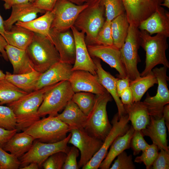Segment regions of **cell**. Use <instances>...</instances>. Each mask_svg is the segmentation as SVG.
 <instances>
[{"instance_id": "obj_27", "label": "cell", "mask_w": 169, "mask_h": 169, "mask_svg": "<svg viewBox=\"0 0 169 169\" xmlns=\"http://www.w3.org/2000/svg\"><path fill=\"white\" fill-rule=\"evenodd\" d=\"M35 140L32 136L24 131L17 132L6 143L3 148L18 159L30 149Z\"/></svg>"}, {"instance_id": "obj_54", "label": "cell", "mask_w": 169, "mask_h": 169, "mask_svg": "<svg viewBox=\"0 0 169 169\" xmlns=\"http://www.w3.org/2000/svg\"><path fill=\"white\" fill-rule=\"evenodd\" d=\"M5 31L4 26V20L0 15V34L4 37V33Z\"/></svg>"}, {"instance_id": "obj_38", "label": "cell", "mask_w": 169, "mask_h": 169, "mask_svg": "<svg viewBox=\"0 0 169 169\" xmlns=\"http://www.w3.org/2000/svg\"><path fill=\"white\" fill-rule=\"evenodd\" d=\"M159 149L157 146L153 143L146 149L142 151L140 156L136 157L134 162L136 163L143 162L146 169L151 168L152 164L158 153Z\"/></svg>"}, {"instance_id": "obj_30", "label": "cell", "mask_w": 169, "mask_h": 169, "mask_svg": "<svg viewBox=\"0 0 169 169\" xmlns=\"http://www.w3.org/2000/svg\"><path fill=\"white\" fill-rule=\"evenodd\" d=\"M5 79L15 86L29 93L35 90L38 81L41 73L35 70L21 74H12L6 71Z\"/></svg>"}, {"instance_id": "obj_5", "label": "cell", "mask_w": 169, "mask_h": 169, "mask_svg": "<svg viewBox=\"0 0 169 169\" xmlns=\"http://www.w3.org/2000/svg\"><path fill=\"white\" fill-rule=\"evenodd\" d=\"M70 130L69 126L56 116H49L36 121L23 131L38 141L53 143L65 138Z\"/></svg>"}, {"instance_id": "obj_49", "label": "cell", "mask_w": 169, "mask_h": 169, "mask_svg": "<svg viewBox=\"0 0 169 169\" xmlns=\"http://www.w3.org/2000/svg\"><path fill=\"white\" fill-rule=\"evenodd\" d=\"M120 97L123 105H129L133 103L132 93L129 87L122 92Z\"/></svg>"}, {"instance_id": "obj_10", "label": "cell", "mask_w": 169, "mask_h": 169, "mask_svg": "<svg viewBox=\"0 0 169 169\" xmlns=\"http://www.w3.org/2000/svg\"><path fill=\"white\" fill-rule=\"evenodd\" d=\"M71 136L70 132L63 140L53 143H46L36 141L34 142L30 149L19 158L21 165H26L35 162L39 166L51 155L56 152L63 151L66 154L70 147L67 145Z\"/></svg>"}, {"instance_id": "obj_11", "label": "cell", "mask_w": 169, "mask_h": 169, "mask_svg": "<svg viewBox=\"0 0 169 169\" xmlns=\"http://www.w3.org/2000/svg\"><path fill=\"white\" fill-rule=\"evenodd\" d=\"M129 121L127 114L121 116L119 119L117 113L114 115L111 121L112 128L102 146L91 159L82 168V169H97L99 168L115 139L119 136L125 134L130 127L128 124Z\"/></svg>"}, {"instance_id": "obj_44", "label": "cell", "mask_w": 169, "mask_h": 169, "mask_svg": "<svg viewBox=\"0 0 169 169\" xmlns=\"http://www.w3.org/2000/svg\"><path fill=\"white\" fill-rule=\"evenodd\" d=\"M79 155L78 149L73 146L70 147L63 166V169H78L79 168L77 159Z\"/></svg>"}, {"instance_id": "obj_39", "label": "cell", "mask_w": 169, "mask_h": 169, "mask_svg": "<svg viewBox=\"0 0 169 169\" xmlns=\"http://www.w3.org/2000/svg\"><path fill=\"white\" fill-rule=\"evenodd\" d=\"M95 44L113 45L111 30V21H105L103 27L97 34Z\"/></svg>"}, {"instance_id": "obj_45", "label": "cell", "mask_w": 169, "mask_h": 169, "mask_svg": "<svg viewBox=\"0 0 169 169\" xmlns=\"http://www.w3.org/2000/svg\"><path fill=\"white\" fill-rule=\"evenodd\" d=\"M160 151L154 161L151 168L153 169H169V152L163 149Z\"/></svg>"}, {"instance_id": "obj_37", "label": "cell", "mask_w": 169, "mask_h": 169, "mask_svg": "<svg viewBox=\"0 0 169 169\" xmlns=\"http://www.w3.org/2000/svg\"><path fill=\"white\" fill-rule=\"evenodd\" d=\"M17 121L13 110L0 105V128L8 130L16 129Z\"/></svg>"}, {"instance_id": "obj_48", "label": "cell", "mask_w": 169, "mask_h": 169, "mask_svg": "<svg viewBox=\"0 0 169 169\" xmlns=\"http://www.w3.org/2000/svg\"><path fill=\"white\" fill-rule=\"evenodd\" d=\"M130 81L128 77L122 79H117L116 82V87L117 94L119 97L122 92L129 87Z\"/></svg>"}, {"instance_id": "obj_18", "label": "cell", "mask_w": 169, "mask_h": 169, "mask_svg": "<svg viewBox=\"0 0 169 169\" xmlns=\"http://www.w3.org/2000/svg\"><path fill=\"white\" fill-rule=\"evenodd\" d=\"M69 80L74 93L86 92L100 95L107 91L100 83L97 75H93L88 71H73Z\"/></svg>"}, {"instance_id": "obj_26", "label": "cell", "mask_w": 169, "mask_h": 169, "mask_svg": "<svg viewBox=\"0 0 169 169\" xmlns=\"http://www.w3.org/2000/svg\"><path fill=\"white\" fill-rule=\"evenodd\" d=\"M64 109L62 113L56 116L59 119L67 124L70 130L84 129L87 116L72 100L68 102Z\"/></svg>"}, {"instance_id": "obj_3", "label": "cell", "mask_w": 169, "mask_h": 169, "mask_svg": "<svg viewBox=\"0 0 169 169\" xmlns=\"http://www.w3.org/2000/svg\"><path fill=\"white\" fill-rule=\"evenodd\" d=\"M35 70L43 73L60 61L59 54L49 38L34 33L26 49Z\"/></svg>"}, {"instance_id": "obj_1", "label": "cell", "mask_w": 169, "mask_h": 169, "mask_svg": "<svg viewBox=\"0 0 169 169\" xmlns=\"http://www.w3.org/2000/svg\"><path fill=\"white\" fill-rule=\"evenodd\" d=\"M54 84L34 90L7 104L13 110L16 117L18 131H23L40 119L38 114V109L45 93Z\"/></svg>"}, {"instance_id": "obj_36", "label": "cell", "mask_w": 169, "mask_h": 169, "mask_svg": "<svg viewBox=\"0 0 169 169\" xmlns=\"http://www.w3.org/2000/svg\"><path fill=\"white\" fill-rule=\"evenodd\" d=\"M105 9V21H111L114 18L125 13L122 0H101Z\"/></svg>"}, {"instance_id": "obj_59", "label": "cell", "mask_w": 169, "mask_h": 169, "mask_svg": "<svg viewBox=\"0 0 169 169\" xmlns=\"http://www.w3.org/2000/svg\"><path fill=\"white\" fill-rule=\"evenodd\" d=\"M35 0H29V2L31 3H33Z\"/></svg>"}, {"instance_id": "obj_43", "label": "cell", "mask_w": 169, "mask_h": 169, "mask_svg": "<svg viewBox=\"0 0 169 169\" xmlns=\"http://www.w3.org/2000/svg\"><path fill=\"white\" fill-rule=\"evenodd\" d=\"M110 169H135L136 166L132 161L131 155L128 156L124 151L117 156Z\"/></svg>"}, {"instance_id": "obj_2", "label": "cell", "mask_w": 169, "mask_h": 169, "mask_svg": "<svg viewBox=\"0 0 169 169\" xmlns=\"http://www.w3.org/2000/svg\"><path fill=\"white\" fill-rule=\"evenodd\" d=\"M139 36L140 46L146 52L145 68L140 76L147 75L158 64L169 68V62L166 54L168 47V37L161 33L152 36L145 30H140Z\"/></svg>"}, {"instance_id": "obj_35", "label": "cell", "mask_w": 169, "mask_h": 169, "mask_svg": "<svg viewBox=\"0 0 169 169\" xmlns=\"http://www.w3.org/2000/svg\"><path fill=\"white\" fill-rule=\"evenodd\" d=\"M96 95L91 93L79 92L75 93L72 100L79 107L82 112L87 116L94 105Z\"/></svg>"}, {"instance_id": "obj_13", "label": "cell", "mask_w": 169, "mask_h": 169, "mask_svg": "<svg viewBox=\"0 0 169 169\" xmlns=\"http://www.w3.org/2000/svg\"><path fill=\"white\" fill-rule=\"evenodd\" d=\"M69 132L71 136L68 143L79 150L81 156L78 164L79 168H82L99 151L103 141L89 135L84 129H71Z\"/></svg>"}, {"instance_id": "obj_41", "label": "cell", "mask_w": 169, "mask_h": 169, "mask_svg": "<svg viewBox=\"0 0 169 169\" xmlns=\"http://www.w3.org/2000/svg\"><path fill=\"white\" fill-rule=\"evenodd\" d=\"M21 165L18 158L8 153L0 147V165L1 169H17Z\"/></svg>"}, {"instance_id": "obj_40", "label": "cell", "mask_w": 169, "mask_h": 169, "mask_svg": "<svg viewBox=\"0 0 169 169\" xmlns=\"http://www.w3.org/2000/svg\"><path fill=\"white\" fill-rule=\"evenodd\" d=\"M66 156V153L59 151L50 156L43 163L44 169H62Z\"/></svg>"}, {"instance_id": "obj_12", "label": "cell", "mask_w": 169, "mask_h": 169, "mask_svg": "<svg viewBox=\"0 0 169 169\" xmlns=\"http://www.w3.org/2000/svg\"><path fill=\"white\" fill-rule=\"evenodd\" d=\"M88 6L75 4L66 0H58L53 9L54 18L50 29L58 32L70 29L79 14Z\"/></svg>"}, {"instance_id": "obj_14", "label": "cell", "mask_w": 169, "mask_h": 169, "mask_svg": "<svg viewBox=\"0 0 169 169\" xmlns=\"http://www.w3.org/2000/svg\"><path fill=\"white\" fill-rule=\"evenodd\" d=\"M129 24L138 27L140 23L154 12L163 0H122Z\"/></svg>"}, {"instance_id": "obj_20", "label": "cell", "mask_w": 169, "mask_h": 169, "mask_svg": "<svg viewBox=\"0 0 169 169\" xmlns=\"http://www.w3.org/2000/svg\"><path fill=\"white\" fill-rule=\"evenodd\" d=\"M138 28L145 30L150 35L161 33L169 37V13L161 7H159L149 17L140 24Z\"/></svg>"}, {"instance_id": "obj_46", "label": "cell", "mask_w": 169, "mask_h": 169, "mask_svg": "<svg viewBox=\"0 0 169 169\" xmlns=\"http://www.w3.org/2000/svg\"><path fill=\"white\" fill-rule=\"evenodd\" d=\"M58 0H35L33 3L38 8L45 12L53 10Z\"/></svg>"}, {"instance_id": "obj_47", "label": "cell", "mask_w": 169, "mask_h": 169, "mask_svg": "<svg viewBox=\"0 0 169 169\" xmlns=\"http://www.w3.org/2000/svg\"><path fill=\"white\" fill-rule=\"evenodd\" d=\"M18 131L17 129L8 130L0 128V147L3 148L6 143Z\"/></svg>"}, {"instance_id": "obj_51", "label": "cell", "mask_w": 169, "mask_h": 169, "mask_svg": "<svg viewBox=\"0 0 169 169\" xmlns=\"http://www.w3.org/2000/svg\"><path fill=\"white\" fill-rule=\"evenodd\" d=\"M8 44L4 38L0 34V53H1L4 59L7 61H8V59L5 50V48Z\"/></svg>"}, {"instance_id": "obj_52", "label": "cell", "mask_w": 169, "mask_h": 169, "mask_svg": "<svg viewBox=\"0 0 169 169\" xmlns=\"http://www.w3.org/2000/svg\"><path fill=\"white\" fill-rule=\"evenodd\" d=\"M163 117L164 118L166 125L169 132V105H166L164 107L163 110Z\"/></svg>"}, {"instance_id": "obj_16", "label": "cell", "mask_w": 169, "mask_h": 169, "mask_svg": "<svg viewBox=\"0 0 169 169\" xmlns=\"http://www.w3.org/2000/svg\"><path fill=\"white\" fill-rule=\"evenodd\" d=\"M70 29L58 32L50 29L49 38L57 50L60 61L73 65L75 60V45L74 36Z\"/></svg>"}, {"instance_id": "obj_32", "label": "cell", "mask_w": 169, "mask_h": 169, "mask_svg": "<svg viewBox=\"0 0 169 169\" xmlns=\"http://www.w3.org/2000/svg\"><path fill=\"white\" fill-rule=\"evenodd\" d=\"M157 83V79L152 71L145 76H140L131 80L129 87L132 93L133 102L140 101L148 89Z\"/></svg>"}, {"instance_id": "obj_60", "label": "cell", "mask_w": 169, "mask_h": 169, "mask_svg": "<svg viewBox=\"0 0 169 169\" xmlns=\"http://www.w3.org/2000/svg\"><path fill=\"white\" fill-rule=\"evenodd\" d=\"M0 169H1V166H0Z\"/></svg>"}, {"instance_id": "obj_15", "label": "cell", "mask_w": 169, "mask_h": 169, "mask_svg": "<svg viewBox=\"0 0 169 169\" xmlns=\"http://www.w3.org/2000/svg\"><path fill=\"white\" fill-rule=\"evenodd\" d=\"M70 29L74 36L75 45V58L72 71L84 70L96 75V66L88 50L85 34L74 26Z\"/></svg>"}, {"instance_id": "obj_25", "label": "cell", "mask_w": 169, "mask_h": 169, "mask_svg": "<svg viewBox=\"0 0 169 169\" xmlns=\"http://www.w3.org/2000/svg\"><path fill=\"white\" fill-rule=\"evenodd\" d=\"M132 126L124 135L117 136L110 147V149L104 159L100 165V169H109L115 159L125 150L130 148V142L134 131Z\"/></svg>"}, {"instance_id": "obj_6", "label": "cell", "mask_w": 169, "mask_h": 169, "mask_svg": "<svg viewBox=\"0 0 169 169\" xmlns=\"http://www.w3.org/2000/svg\"><path fill=\"white\" fill-rule=\"evenodd\" d=\"M74 93L69 80L54 84L45 94L43 101L38 110L40 117L56 116L72 100Z\"/></svg>"}, {"instance_id": "obj_7", "label": "cell", "mask_w": 169, "mask_h": 169, "mask_svg": "<svg viewBox=\"0 0 169 169\" xmlns=\"http://www.w3.org/2000/svg\"><path fill=\"white\" fill-rule=\"evenodd\" d=\"M105 9L100 3L88 6L79 14L74 24L84 33L87 45H94L97 34L105 21Z\"/></svg>"}, {"instance_id": "obj_57", "label": "cell", "mask_w": 169, "mask_h": 169, "mask_svg": "<svg viewBox=\"0 0 169 169\" xmlns=\"http://www.w3.org/2000/svg\"><path fill=\"white\" fill-rule=\"evenodd\" d=\"M163 3L161 4V6H163L169 8V0H163Z\"/></svg>"}, {"instance_id": "obj_21", "label": "cell", "mask_w": 169, "mask_h": 169, "mask_svg": "<svg viewBox=\"0 0 169 169\" xmlns=\"http://www.w3.org/2000/svg\"><path fill=\"white\" fill-rule=\"evenodd\" d=\"M12 10L9 18L4 20L5 31L9 30L12 26L17 22H26L37 18L38 13L46 12L35 7L33 3H27L16 5L12 7Z\"/></svg>"}, {"instance_id": "obj_28", "label": "cell", "mask_w": 169, "mask_h": 169, "mask_svg": "<svg viewBox=\"0 0 169 169\" xmlns=\"http://www.w3.org/2000/svg\"><path fill=\"white\" fill-rule=\"evenodd\" d=\"M124 106L135 130L141 131L148 125L150 116L143 102L139 101Z\"/></svg>"}, {"instance_id": "obj_4", "label": "cell", "mask_w": 169, "mask_h": 169, "mask_svg": "<svg viewBox=\"0 0 169 169\" xmlns=\"http://www.w3.org/2000/svg\"><path fill=\"white\" fill-rule=\"evenodd\" d=\"M112 100L111 96L107 91L101 94L96 95L94 105L87 116L84 128L89 135L103 141L112 127L106 111L107 104Z\"/></svg>"}, {"instance_id": "obj_17", "label": "cell", "mask_w": 169, "mask_h": 169, "mask_svg": "<svg viewBox=\"0 0 169 169\" xmlns=\"http://www.w3.org/2000/svg\"><path fill=\"white\" fill-rule=\"evenodd\" d=\"M87 47L92 58L101 59L111 68H115L119 72V78L127 77L121 61L119 49L113 45H87Z\"/></svg>"}, {"instance_id": "obj_9", "label": "cell", "mask_w": 169, "mask_h": 169, "mask_svg": "<svg viewBox=\"0 0 169 169\" xmlns=\"http://www.w3.org/2000/svg\"><path fill=\"white\" fill-rule=\"evenodd\" d=\"M167 68L163 66L152 69V71L157 81V93L153 96H150L147 93L146 97L143 102L150 116L156 119H160L163 117V108L169 103V90L167 83L169 77L166 74Z\"/></svg>"}, {"instance_id": "obj_42", "label": "cell", "mask_w": 169, "mask_h": 169, "mask_svg": "<svg viewBox=\"0 0 169 169\" xmlns=\"http://www.w3.org/2000/svg\"><path fill=\"white\" fill-rule=\"evenodd\" d=\"M141 131L135 130L131 139L130 147L133 151L134 156L138 154L150 145L145 141Z\"/></svg>"}, {"instance_id": "obj_55", "label": "cell", "mask_w": 169, "mask_h": 169, "mask_svg": "<svg viewBox=\"0 0 169 169\" xmlns=\"http://www.w3.org/2000/svg\"><path fill=\"white\" fill-rule=\"evenodd\" d=\"M72 2L75 4L81 5L86 3V0H66Z\"/></svg>"}, {"instance_id": "obj_56", "label": "cell", "mask_w": 169, "mask_h": 169, "mask_svg": "<svg viewBox=\"0 0 169 169\" xmlns=\"http://www.w3.org/2000/svg\"><path fill=\"white\" fill-rule=\"evenodd\" d=\"M101 0H86L85 3L88 6L94 5L100 3Z\"/></svg>"}, {"instance_id": "obj_31", "label": "cell", "mask_w": 169, "mask_h": 169, "mask_svg": "<svg viewBox=\"0 0 169 169\" xmlns=\"http://www.w3.org/2000/svg\"><path fill=\"white\" fill-rule=\"evenodd\" d=\"M54 17L53 10L48 11L38 18L26 22H17L15 25L49 38Z\"/></svg>"}, {"instance_id": "obj_29", "label": "cell", "mask_w": 169, "mask_h": 169, "mask_svg": "<svg viewBox=\"0 0 169 169\" xmlns=\"http://www.w3.org/2000/svg\"><path fill=\"white\" fill-rule=\"evenodd\" d=\"M34 33L25 28L13 25L9 31H5L4 38L8 44L26 50L31 42Z\"/></svg>"}, {"instance_id": "obj_19", "label": "cell", "mask_w": 169, "mask_h": 169, "mask_svg": "<svg viewBox=\"0 0 169 169\" xmlns=\"http://www.w3.org/2000/svg\"><path fill=\"white\" fill-rule=\"evenodd\" d=\"M73 65L60 61L42 73L36 84L35 90L69 80L72 74Z\"/></svg>"}, {"instance_id": "obj_24", "label": "cell", "mask_w": 169, "mask_h": 169, "mask_svg": "<svg viewBox=\"0 0 169 169\" xmlns=\"http://www.w3.org/2000/svg\"><path fill=\"white\" fill-rule=\"evenodd\" d=\"M8 60L12 65L14 74H21L35 70L26 50L8 44L5 48Z\"/></svg>"}, {"instance_id": "obj_58", "label": "cell", "mask_w": 169, "mask_h": 169, "mask_svg": "<svg viewBox=\"0 0 169 169\" xmlns=\"http://www.w3.org/2000/svg\"><path fill=\"white\" fill-rule=\"evenodd\" d=\"M5 74L0 69V81L5 79Z\"/></svg>"}, {"instance_id": "obj_34", "label": "cell", "mask_w": 169, "mask_h": 169, "mask_svg": "<svg viewBox=\"0 0 169 169\" xmlns=\"http://www.w3.org/2000/svg\"><path fill=\"white\" fill-rule=\"evenodd\" d=\"M28 93L5 79L0 81V105L16 101Z\"/></svg>"}, {"instance_id": "obj_23", "label": "cell", "mask_w": 169, "mask_h": 169, "mask_svg": "<svg viewBox=\"0 0 169 169\" xmlns=\"http://www.w3.org/2000/svg\"><path fill=\"white\" fill-rule=\"evenodd\" d=\"M141 131L143 136L149 137L159 149H163L169 152L166 126L163 117L156 119L150 116L149 124Z\"/></svg>"}, {"instance_id": "obj_8", "label": "cell", "mask_w": 169, "mask_h": 169, "mask_svg": "<svg viewBox=\"0 0 169 169\" xmlns=\"http://www.w3.org/2000/svg\"><path fill=\"white\" fill-rule=\"evenodd\" d=\"M139 31L138 27L129 24L125 42L120 49L122 62L131 80L140 76L137 66L140 62L138 54L140 46Z\"/></svg>"}, {"instance_id": "obj_22", "label": "cell", "mask_w": 169, "mask_h": 169, "mask_svg": "<svg viewBox=\"0 0 169 169\" xmlns=\"http://www.w3.org/2000/svg\"><path fill=\"white\" fill-rule=\"evenodd\" d=\"M92 59L96 66V75L100 83L110 94L116 103L119 119L121 116L126 114L124 105L117 94L116 82L117 78L103 69L100 59L93 58Z\"/></svg>"}, {"instance_id": "obj_33", "label": "cell", "mask_w": 169, "mask_h": 169, "mask_svg": "<svg viewBox=\"0 0 169 169\" xmlns=\"http://www.w3.org/2000/svg\"><path fill=\"white\" fill-rule=\"evenodd\" d=\"M129 26L125 13L118 16L111 21L113 45L119 49L125 42Z\"/></svg>"}, {"instance_id": "obj_53", "label": "cell", "mask_w": 169, "mask_h": 169, "mask_svg": "<svg viewBox=\"0 0 169 169\" xmlns=\"http://www.w3.org/2000/svg\"><path fill=\"white\" fill-rule=\"evenodd\" d=\"M27 166H25L24 167L20 168L21 169H38L39 168V166L38 164L35 162H31L28 164Z\"/></svg>"}, {"instance_id": "obj_50", "label": "cell", "mask_w": 169, "mask_h": 169, "mask_svg": "<svg viewBox=\"0 0 169 169\" xmlns=\"http://www.w3.org/2000/svg\"><path fill=\"white\" fill-rule=\"evenodd\" d=\"M4 2V7L6 10L10 9L15 5L27 3L29 0H2Z\"/></svg>"}]
</instances>
